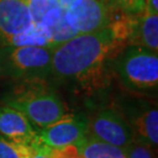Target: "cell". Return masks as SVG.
Segmentation results:
<instances>
[{
  "instance_id": "cell-1",
  "label": "cell",
  "mask_w": 158,
  "mask_h": 158,
  "mask_svg": "<svg viewBox=\"0 0 158 158\" xmlns=\"http://www.w3.org/2000/svg\"><path fill=\"white\" fill-rule=\"evenodd\" d=\"M107 0H0V47L53 48L119 15Z\"/></svg>"
},
{
  "instance_id": "cell-2",
  "label": "cell",
  "mask_w": 158,
  "mask_h": 158,
  "mask_svg": "<svg viewBox=\"0 0 158 158\" xmlns=\"http://www.w3.org/2000/svg\"><path fill=\"white\" fill-rule=\"evenodd\" d=\"M135 15L121 14L107 27L56 47L50 77L86 94L106 88L115 59L131 43Z\"/></svg>"
},
{
  "instance_id": "cell-3",
  "label": "cell",
  "mask_w": 158,
  "mask_h": 158,
  "mask_svg": "<svg viewBox=\"0 0 158 158\" xmlns=\"http://www.w3.org/2000/svg\"><path fill=\"white\" fill-rule=\"evenodd\" d=\"M45 82H22L3 99V104L22 112L37 128L52 124L68 111L60 94Z\"/></svg>"
},
{
  "instance_id": "cell-4",
  "label": "cell",
  "mask_w": 158,
  "mask_h": 158,
  "mask_svg": "<svg viewBox=\"0 0 158 158\" xmlns=\"http://www.w3.org/2000/svg\"><path fill=\"white\" fill-rule=\"evenodd\" d=\"M121 84L137 94L156 93L158 86L157 52L138 45H127L113 65Z\"/></svg>"
},
{
  "instance_id": "cell-5",
  "label": "cell",
  "mask_w": 158,
  "mask_h": 158,
  "mask_svg": "<svg viewBox=\"0 0 158 158\" xmlns=\"http://www.w3.org/2000/svg\"><path fill=\"white\" fill-rule=\"evenodd\" d=\"M52 53L53 48L44 46H1L0 72L21 82L47 81Z\"/></svg>"
},
{
  "instance_id": "cell-6",
  "label": "cell",
  "mask_w": 158,
  "mask_h": 158,
  "mask_svg": "<svg viewBox=\"0 0 158 158\" xmlns=\"http://www.w3.org/2000/svg\"><path fill=\"white\" fill-rule=\"evenodd\" d=\"M115 107L131 126L135 138L157 149L158 109L156 104L141 98H129L120 100Z\"/></svg>"
},
{
  "instance_id": "cell-7",
  "label": "cell",
  "mask_w": 158,
  "mask_h": 158,
  "mask_svg": "<svg viewBox=\"0 0 158 158\" xmlns=\"http://www.w3.org/2000/svg\"><path fill=\"white\" fill-rule=\"evenodd\" d=\"M87 132L99 140L125 150L134 141L131 126L115 106L105 107L88 117Z\"/></svg>"
},
{
  "instance_id": "cell-8",
  "label": "cell",
  "mask_w": 158,
  "mask_h": 158,
  "mask_svg": "<svg viewBox=\"0 0 158 158\" xmlns=\"http://www.w3.org/2000/svg\"><path fill=\"white\" fill-rule=\"evenodd\" d=\"M88 117L81 113H66L56 122L38 129V138L47 147L76 145L87 134Z\"/></svg>"
},
{
  "instance_id": "cell-9",
  "label": "cell",
  "mask_w": 158,
  "mask_h": 158,
  "mask_svg": "<svg viewBox=\"0 0 158 158\" xmlns=\"http://www.w3.org/2000/svg\"><path fill=\"white\" fill-rule=\"evenodd\" d=\"M0 135L18 145H30L38 139V129L23 113L9 106H0Z\"/></svg>"
},
{
  "instance_id": "cell-10",
  "label": "cell",
  "mask_w": 158,
  "mask_h": 158,
  "mask_svg": "<svg viewBox=\"0 0 158 158\" xmlns=\"http://www.w3.org/2000/svg\"><path fill=\"white\" fill-rule=\"evenodd\" d=\"M129 45L158 52V15L142 11L135 15Z\"/></svg>"
},
{
  "instance_id": "cell-11",
  "label": "cell",
  "mask_w": 158,
  "mask_h": 158,
  "mask_svg": "<svg viewBox=\"0 0 158 158\" xmlns=\"http://www.w3.org/2000/svg\"><path fill=\"white\" fill-rule=\"evenodd\" d=\"M76 145L82 158H126L123 149L101 141L88 132Z\"/></svg>"
},
{
  "instance_id": "cell-12",
  "label": "cell",
  "mask_w": 158,
  "mask_h": 158,
  "mask_svg": "<svg viewBox=\"0 0 158 158\" xmlns=\"http://www.w3.org/2000/svg\"><path fill=\"white\" fill-rule=\"evenodd\" d=\"M124 151L126 158H157L156 149L137 138L134 139Z\"/></svg>"
},
{
  "instance_id": "cell-13",
  "label": "cell",
  "mask_w": 158,
  "mask_h": 158,
  "mask_svg": "<svg viewBox=\"0 0 158 158\" xmlns=\"http://www.w3.org/2000/svg\"><path fill=\"white\" fill-rule=\"evenodd\" d=\"M107 1L116 10L131 15L141 14L145 7V0H107Z\"/></svg>"
},
{
  "instance_id": "cell-14",
  "label": "cell",
  "mask_w": 158,
  "mask_h": 158,
  "mask_svg": "<svg viewBox=\"0 0 158 158\" xmlns=\"http://www.w3.org/2000/svg\"><path fill=\"white\" fill-rule=\"evenodd\" d=\"M23 158H52L50 148L43 144L38 138L30 145H20Z\"/></svg>"
},
{
  "instance_id": "cell-15",
  "label": "cell",
  "mask_w": 158,
  "mask_h": 158,
  "mask_svg": "<svg viewBox=\"0 0 158 158\" xmlns=\"http://www.w3.org/2000/svg\"><path fill=\"white\" fill-rule=\"evenodd\" d=\"M0 158H23L21 146L0 135Z\"/></svg>"
},
{
  "instance_id": "cell-16",
  "label": "cell",
  "mask_w": 158,
  "mask_h": 158,
  "mask_svg": "<svg viewBox=\"0 0 158 158\" xmlns=\"http://www.w3.org/2000/svg\"><path fill=\"white\" fill-rule=\"evenodd\" d=\"M52 158H82L77 145H68L61 148H50Z\"/></svg>"
},
{
  "instance_id": "cell-17",
  "label": "cell",
  "mask_w": 158,
  "mask_h": 158,
  "mask_svg": "<svg viewBox=\"0 0 158 158\" xmlns=\"http://www.w3.org/2000/svg\"><path fill=\"white\" fill-rule=\"evenodd\" d=\"M144 11L158 15V0H145Z\"/></svg>"
}]
</instances>
